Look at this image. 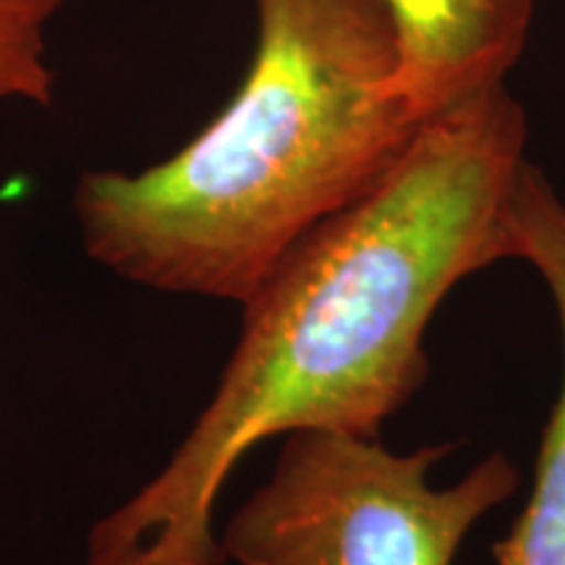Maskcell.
<instances>
[{
    "mask_svg": "<svg viewBox=\"0 0 565 565\" xmlns=\"http://www.w3.org/2000/svg\"><path fill=\"white\" fill-rule=\"evenodd\" d=\"M526 113L505 84L424 118L385 173L303 236L244 303V330L175 454L97 521L84 565H223L212 513L275 435L377 437L427 377L424 335L458 282L515 257Z\"/></svg>",
    "mask_w": 565,
    "mask_h": 565,
    "instance_id": "obj_1",
    "label": "cell"
},
{
    "mask_svg": "<svg viewBox=\"0 0 565 565\" xmlns=\"http://www.w3.org/2000/svg\"><path fill=\"white\" fill-rule=\"evenodd\" d=\"M252 66L221 116L137 173H82L97 265L145 288L244 303L366 192L419 129L380 0H257Z\"/></svg>",
    "mask_w": 565,
    "mask_h": 565,
    "instance_id": "obj_2",
    "label": "cell"
},
{
    "mask_svg": "<svg viewBox=\"0 0 565 565\" xmlns=\"http://www.w3.org/2000/svg\"><path fill=\"white\" fill-rule=\"evenodd\" d=\"M448 445L393 454L377 437L288 435L273 477L217 536L236 565H454L466 534L511 498L519 471L505 454L461 482L429 484Z\"/></svg>",
    "mask_w": 565,
    "mask_h": 565,
    "instance_id": "obj_3",
    "label": "cell"
},
{
    "mask_svg": "<svg viewBox=\"0 0 565 565\" xmlns=\"http://www.w3.org/2000/svg\"><path fill=\"white\" fill-rule=\"evenodd\" d=\"M391 19L398 87L416 116L505 84L526 47L534 0H380Z\"/></svg>",
    "mask_w": 565,
    "mask_h": 565,
    "instance_id": "obj_4",
    "label": "cell"
},
{
    "mask_svg": "<svg viewBox=\"0 0 565 565\" xmlns=\"http://www.w3.org/2000/svg\"><path fill=\"white\" fill-rule=\"evenodd\" d=\"M511 233L515 257L536 267L555 299L563 330V385L542 437L532 498L492 555L498 565H565V202L529 160L513 189Z\"/></svg>",
    "mask_w": 565,
    "mask_h": 565,
    "instance_id": "obj_5",
    "label": "cell"
},
{
    "mask_svg": "<svg viewBox=\"0 0 565 565\" xmlns=\"http://www.w3.org/2000/svg\"><path fill=\"white\" fill-rule=\"evenodd\" d=\"M71 0H0V100L47 108L55 97L51 26Z\"/></svg>",
    "mask_w": 565,
    "mask_h": 565,
    "instance_id": "obj_6",
    "label": "cell"
}]
</instances>
